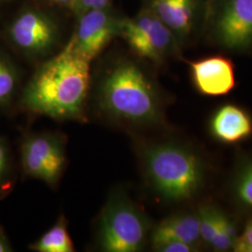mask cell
Returning a JSON list of instances; mask_svg holds the SVG:
<instances>
[{
	"mask_svg": "<svg viewBox=\"0 0 252 252\" xmlns=\"http://www.w3.org/2000/svg\"><path fill=\"white\" fill-rule=\"evenodd\" d=\"M203 31L227 51L252 49V0H208Z\"/></svg>",
	"mask_w": 252,
	"mask_h": 252,
	"instance_id": "5",
	"label": "cell"
},
{
	"mask_svg": "<svg viewBox=\"0 0 252 252\" xmlns=\"http://www.w3.org/2000/svg\"><path fill=\"white\" fill-rule=\"evenodd\" d=\"M13 251L9 237L5 233V230L0 225V252H10Z\"/></svg>",
	"mask_w": 252,
	"mask_h": 252,
	"instance_id": "23",
	"label": "cell"
},
{
	"mask_svg": "<svg viewBox=\"0 0 252 252\" xmlns=\"http://www.w3.org/2000/svg\"><path fill=\"white\" fill-rule=\"evenodd\" d=\"M117 33L119 22L108 10L94 9L81 14L77 31L69 43L78 54L92 62Z\"/></svg>",
	"mask_w": 252,
	"mask_h": 252,
	"instance_id": "10",
	"label": "cell"
},
{
	"mask_svg": "<svg viewBox=\"0 0 252 252\" xmlns=\"http://www.w3.org/2000/svg\"><path fill=\"white\" fill-rule=\"evenodd\" d=\"M95 107L117 125L154 126L162 122L160 93L142 67L131 60L111 65L97 85Z\"/></svg>",
	"mask_w": 252,
	"mask_h": 252,
	"instance_id": "2",
	"label": "cell"
},
{
	"mask_svg": "<svg viewBox=\"0 0 252 252\" xmlns=\"http://www.w3.org/2000/svg\"><path fill=\"white\" fill-rule=\"evenodd\" d=\"M237 235L233 220L221 210L217 208L216 233L210 247L216 252L233 250Z\"/></svg>",
	"mask_w": 252,
	"mask_h": 252,
	"instance_id": "16",
	"label": "cell"
},
{
	"mask_svg": "<svg viewBox=\"0 0 252 252\" xmlns=\"http://www.w3.org/2000/svg\"><path fill=\"white\" fill-rule=\"evenodd\" d=\"M21 165L24 174L41 180L52 188L62 177L66 162V138L59 132H35L21 142Z\"/></svg>",
	"mask_w": 252,
	"mask_h": 252,
	"instance_id": "7",
	"label": "cell"
},
{
	"mask_svg": "<svg viewBox=\"0 0 252 252\" xmlns=\"http://www.w3.org/2000/svg\"><path fill=\"white\" fill-rule=\"evenodd\" d=\"M90 63L68 42L36 69L22 92L19 106L56 121L85 122Z\"/></svg>",
	"mask_w": 252,
	"mask_h": 252,
	"instance_id": "1",
	"label": "cell"
},
{
	"mask_svg": "<svg viewBox=\"0 0 252 252\" xmlns=\"http://www.w3.org/2000/svg\"><path fill=\"white\" fill-rule=\"evenodd\" d=\"M109 0H77L74 9L81 15L89 10L106 9Z\"/></svg>",
	"mask_w": 252,
	"mask_h": 252,
	"instance_id": "22",
	"label": "cell"
},
{
	"mask_svg": "<svg viewBox=\"0 0 252 252\" xmlns=\"http://www.w3.org/2000/svg\"><path fill=\"white\" fill-rule=\"evenodd\" d=\"M234 195L237 201L252 210V160L244 162L235 176Z\"/></svg>",
	"mask_w": 252,
	"mask_h": 252,
	"instance_id": "17",
	"label": "cell"
},
{
	"mask_svg": "<svg viewBox=\"0 0 252 252\" xmlns=\"http://www.w3.org/2000/svg\"><path fill=\"white\" fill-rule=\"evenodd\" d=\"M201 240L210 246L212 242L217 226V208L212 206H203L197 212Z\"/></svg>",
	"mask_w": 252,
	"mask_h": 252,
	"instance_id": "18",
	"label": "cell"
},
{
	"mask_svg": "<svg viewBox=\"0 0 252 252\" xmlns=\"http://www.w3.org/2000/svg\"><path fill=\"white\" fill-rule=\"evenodd\" d=\"M150 241L153 250L171 241L184 242L198 248L202 240L197 213H179L162 220L152 229Z\"/></svg>",
	"mask_w": 252,
	"mask_h": 252,
	"instance_id": "13",
	"label": "cell"
},
{
	"mask_svg": "<svg viewBox=\"0 0 252 252\" xmlns=\"http://www.w3.org/2000/svg\"><path fill=\"white\" fill-rule=\"evenodd\" d=\"M8 37L21 53L39 57L54 49L58 40V28L45 13L36 9H26L11 22Z\"/></svg>",
	"mask_w": 252,
	"mask_h": 252,
	"instance_id": "8",
	"label": "cell"
},
{
	"mask_svg": "<svg viewBox=\"0 0 252 252\" xmlns=\"http://www.w3.org/2000/svg\"><path fill=\"white\" fill-rule=\"evenodd\" d=\"M144 211L123 190L113 191L100 214L96 241L106 252H137L151 234Z\"/></svg>",
	"mask_w": 252,
	"mask_h": 252,
	"instance_id": "4",
	"label": "cell"
},
{
	"mask_svg": "<svg viewBox=\"0 0 252 252\" xmlns=\"http://www.w3.org/2000/svg\"><path fill=\"white\" fill-rule=\"evenodd\" d=\"M51 2H54L55 4H59L62 6H67V7H71V9H74L77 3V0H48Z\"/></svg>",
	"mask_w": 252,
	"mask_h": 252,
	"instance_id": "24",
	"label": "cell"
},
{
	"mask_svg": "<svg viewBox=\"0 0 252 252\" xmlns=\"http://www.w3.org/2000/svg\"><path fill=\"white\" fill-rule=\"evenodd\" d=\"M141 162L149 186L163 201L189 200L203 185L204 164L183 145L170 141L148 145L142 150Z\"/></svg>",
	"mask_w": 252,
	"mask_h": 252,
	"instance_id": "3",
	"label": "cell"
},
{
	"mask_svg": "<svg viewBox=\"0 0 252 252\" xmlns=\"http://www.w3.org/2000/svg\"><path fill=\"white\" fill-rule=\"evenodd\" d=\"M208 0H151L149 9L182 43L203 30Z\"/></svg>",
	"mask_w": 252,
	"mask_h": 252,
	"instance_id": "9",
	"label": "cell"
},
{
	"mask_svg": "<svg viewBox=\"0 0 252 252\" xmlns=\"http://www.w3.org/2000/svg\"><path fill=\"white\" fill-rule=\"evenodd\" d=\"M233 251L235 252H252V220L247 223L243 233L237 235Z\"/></svg>",
	"mask_w": 252,
	"mask_h": 252,
	"instance_id": "20",
	"label": "cell"
},
{
	"mask_svg": "<svg viewBox=\"0 0 252 252\" xmlns=\"http://www.w3.org/2000/svg\"><path fill=\"white\" fill-rule=\"evenodd\" d=\"M209 132L222 144L234 145L252 135V118L240 106L232 103L217 108L209 120Z\"/></svg>",
	"mask_w": 252,
	"mask_h": 252,
	"instance_id": "12",
	"label": "cell"
},
{
	"mask_svg": "<svg viewBox=\"0 0 252 252\" xmlns=\"http://www.w3.org/2000/svg\"><path fill=\"white\" fill-rule=\"evenodd\" d=\"M29 249L36 252H73L75 247L68 233L67 221L63 214L57 221L36 242L31 244Z\"/></svg>",
	"mask_w": 252,
	"mask_h": 252,
	"instance_id": "14",
	"label": "cell"
},
{
	"mask_svg": "<svg viewBox=\"0 0 252 252\" xmlns=\"http://www.w3.org/2000/svg\"><path fill=\"white\" fill-rule=\"evenodd\" d=\"M189 66L192 84L203 95H225L235 87L234 63L223 55H212L191 61Z\"/></svg>",
	"mask_w": 252,
	"mask_h": 252,
	"instance_id": "11",
	"label": "cell"
},
{
	"mask_svg": "<svg viewBox=\"0 0 252 252\" xmlns=\"http://www.w3.org/2000/svg\"><path fill=\"white\" fill-rule=\"evenodd\" d=\"M13 175L12 156L9 145L0 135V194L10 189Z\"/></svg>",
	"mask_w": 252,
	"mask_h": 252,
	"instance_id": "19",
	"label": "cell"
},
{
	"mask_svg": "<svg viewBox=\"0 0 252 252\" xmlns=\"http://www.w3.org/2000/svg\"><path fill=\"white\" fill-rule=\"evenodd\" d=\"M20 83L16 65L7 55L0 53V109L11 106L15 99Z\"/></svg>",
	"mask_w": 252,
	"mask_h": 252,
	"instance_id": "15",
	"label": "cell"
},
{
	"mask_svg": "<svg viewBox=\"0 0 252 252\" xmlns=\"http://www.w3.org/2000/svg\"><path fill=\"white\" fill-rule=\"evenodd\" d=\"M154 251L160 252H194L198 251V248L184 242L171 241L158 246Z\"/></svg>",
	"mask_w": 252,
	"mask_h": 252,
	"instance_id": "21",
	"label": "cell"
},
{
	"mask_svg": "<svg viewBox=\"0 0 252 252\" xmlns=\"http://www.w3.org/2000/svg\"><path fill=\"white\" fill-rule=\"evenodd\" d=\"M119 34L134 53L153 63H162L179 53L178 38L149 8L120 21Z\"/></svg>",
	"mask_w": 252,
	"mask_h": 252,
	"instance_id": "6",
	"label": "cell"
}]
</instances>
